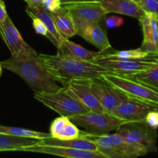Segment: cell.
Instances as JSON below:
<instances>
[{
  "label": "cell",
  "mask_w": 158,
  "mask_h": 158,
  "mask_svg": "<svg viewBox=\"0 0 158 158\" xmlns=\"http://www.w3.org/2000/svg\"><path fill=\"white\" fill-rule=\"evenodd\" d=\"M4 69L19 76L35 93H54L62 88L42 65L39 54L11 57L0 62Z\"/></svg>",
  "instance_id": "obj_2"
},
{
  "label": "cell",
  "mask_w": 158,
  "mask_h": 158,
  "mask_svg": "<svg viewBox=\"0 0 158 158\" xmlns=\"http://www.w3.org/2000/svg\"><path fill=\"white\" fill-rule=\"evenodd\" d=\"M26 12L31 19L38 18L44 23L48 30V33H49L47 38L52 42V44L56 47L58 48L61 43L62 40H63V37L59 33L50 12L46 10L43 6H29L26 7Z\"/></svg>",
  "instance_id": "obj_17"
},
{
  "label": "cell",
  "mask_w": 158,
  "mask_h": 158,
  "mask_svg": "<svg viewBox=\"0 0 158 158\" xmlns=\"http://www.w3.org/2000/svg\"><path fill=\"white\" fill-rule=\"evenodd\" d=\"M62 6L66 8L69 12L78 35H80L87 26L102 23L108 14L97 1L69 3Z\"/></svg>",
  "instance_id": "obj_6"
},
{
  "label": "cell",
  "mask_w": 158,
  "mask_h": 158,
  "mask_svg": "<svg viewBox=\"0 0 158 158\" xmlns=\"http://www.w3.org/2000/svg\"><path fill=\"white\" fill-rule=\"evenodd\" d=\"M115 131L127 141L146 148L148 152H157V129L150 127L144 120L124 122Z\"/></svg>",
  "instance_id": "obj_8"
},
{
  "label": "cell",
  "mask_w": 158,
  "mask_h": 158,
  "mask_svg": "<svg viewBox=\"0 0 158 158\" xmlns=\"http://www.w3.org/2000/svg\"><path fill=\"white\" fill-rule=\"evenodd\" d=\"M59 33L66 39H69L77 35L75 26L67 9L62 6L55 12H50Z\"/></svg>",
  "instance_id": "obj_21"
},
{
  "label": "cell",
  "mask_w": 158,
  "mask_h": 158,
  "mask_svg": "<svg viewBox=\"0 0 158 158\" xmlns=\"http://www.w3.org/2000/svg\"><path fill=\"white\" fill-rule=\"evenodd\" d=\"M101 78L121 90L128 97L138 99L158 107V91L156 89L131 77L114 73H103Z\"/></svg>",
  "instance_id": "obj_4"
},
{
  "label": "cell",
  "mask_w": 158,
  "mask_h": 158,
  "mask_svg": "<svg viewBox=\"0 0 158 158\" xmlns=\"http://www.w3.org/2000/svg\"><path fill=\"white\" fill-rule=\"evenodd\" d=\"M158 91V62L148 69L135 73L126 75Z\"/></svg>",
  "instance_id": "obj_24"
},
{
  "label": "cell",
  "mask_w": 158,
  "mask_h": 158,
  "mask_svg": "<svg viewBox=\"0 0 158 158\" xmlns=\"http://www.w3.org/2000/svg\"><path fill=\"white\" fill-rule=\"evenodd\" d=\"M32 26H33L34 29H35V32L37 34H40V35H43V36L48 37L49 33H48V30L46 29V26L44 25V23L38 18H32Z\"/></svg>",
  "instance_id": "obj_29"
},
{
  "label": "cell",
  "mask_w": 158,
  "mask_h": 158,
  "mask_svg": "<svg viewBox=\"0 0 158 158\" xmlns=\"http://www.w3.org/2000/svg\"><path fill=\"white\" fill-rule=\"evenodd\" d=\"M94 62L103 66L110 73L119 75H129L145 70L158 62V56L151 55L142 59H110L98 55Z\"/></svg>",
  "instance_id": "obj_9"
},
{
  "label": "cell",
  "mask_w": 158,
  "mask_h": 158,
  "mask_svg": "<svg viewBox=\"0 0 158 158\" xmlns=\"http://www.w3.org/2000/svg\"><path fill=\"white\" fill-rule=\"evenodd\" d=\"M140 6L146 13L152 14L158 18V0H140Z\"/></svg>",
  "instance_id": "obj_27"
},
{
  "label": "cell",
  "mask_w": 158,
  "mask_h": 158,
  "mask_svg": "<svg viewBox=\"0 0 158 158\" xmlns=\"http://www.w3.org/2000/svg\"><path fill=\"white\" fill-rule=\"evenodd\" d=\"M2 66L0 65V77L2 76Z\"/></svg>",
  "instance_id": "obj_36"
},
{
  "label": "cell",
  "mask_w": 158,
  "mask_h": 158,
  "mask_svg": "<svg viewBox=\"0 0 158 158\" xmlns=\"http://www.w3.org/2000/svg\"><path fill=\"white\" fill-rule=\"evenodd\" d=\"M63 87L71 97L86 106L89 111L97 113L105 111L91 91L90 80L78 79L71 80Z\"/></svg>",
  "instance_id": "obj_13"
},
{
  "label": "cell",
  "mask_w": 158,
  "mask_h": 158,
  "mask_svg": "<svg viewBox=\"0 0 158 158\" xmlns=\"http://www.w3.org/2000/svg\"><path fill=\"white\" fill-rule=\"evenodd\" d=\"M19 151L41 153V154H51V155L70 158H105L99 152L83 151V150L73 149V148L56 146V145L42 144L40 143L22 148Z\"/></svg>",
  "instance_id": "obj_14"
},
{
  "label": "cell",
  "mask_w": 158,
  "mask_h": 158,
  "mask_svg": "<svg viewBox=\"0 0 158 158\" xmlns=\"http://www.w3.org/2000/svg\"><path fill=\"white\" fill-rule=\"evenodd\" d=\"M107 13H117L138 19L146 12L131 0H97Z\"/></svg>",
  "instance_id": "obj_16"
},
{
  "label": "cell",
  "mask_w": 158,
  "mask_h": 158,
  "mask_svg": "<svg viewBox=\"0 0 158 158\" xmlns=\"http://www.w3.org/2000/svg\"><path fill=\"white\" fill-rule=\"evenodd\" d=\"M69 119L77 126L84 128L86 133L97 135L116 131L121 123L125 122L106 111L102 113L89 111L86 114L71 117Z\"/></svg>",
  "instance_id": "obj_7"
},
{
  "label": "cell",
  "mask_w": 158,
  "mask_h": 158,
  "mask_svg": "<svg viewBox=\"0 0 158 158\" xmlns=\"http://www.w3.org/2000/svg\"><path fill=\"white\" fill-rule=\"evenodd\" d=\"M145 122L151 127L154 129L158 128V110H154L151 111L148 114L146 118H145Z\"/></svg>",
  "instance_id": "obj_30"
},
{
  "label": "cell",
  "mask_w": 158,
  "mask_h": 158,
  "mask_svg": "<svg viewBox=\"0 0 158 158\" xmlns=\"http://www.w3.org/2000/svg\"><path fill=\"white\" fill-rule=\"evenodd\" d=\"M99 55L103 57L110 59H121V60H127V59H142L148 57L151 54L144 52L140 48L136 49H130V50L123 51H114L112 52H106V50L100 51Z\"/></svg>",
  "instance_id": "obj_26"
},
{
  "label": "cell",
  "mask_w": 158,
  "mask_h": 158,
  "mask_svg": "<svg viewBox=\"0 0 158 158\" xmlns=\"http://www.w3.org/2000/svg\"><path fill=\"white\" fill-rule=\"evenodd\" d=\"M39 58L45 69L63 86H66L71 80H93L110 73L107 69L95 62L76 60L58 54L52 56L41 53L39 54Z\"/></svg>",
  "instance_id": "obj_1"
},
{
  "label": "cell",
  "mask_w": 158,
  "mask_h": 158,
  "mask_svg": "<svg viewBox=\"0 0 158 158\" xmlns=\"http://www.w3.org/2000/svg\"><path fill=\"white\" fill-rule=\"evenodd\" d=\"M49 134L52 138L59 140H69L78 138L82 131L67 117L60 116L52 120L49 128Z\"/></svg>",
  "instance_id": "obj_18"
},
{
  "label": "cell",
  "mask_w": 158,
  "mask_h": 158,
  "mask_svg": "<svg viewBox=\"0 0 158 158\" xmlns=\"http://www.w3.org/2000/svg\"><path fill=\"white\" fill-rule=\"evenodd\" d=\"M0 134H5L8 135L15 136V137L35 138L39 139V140L52 137L51 134L48 133L40 132V131H32V130L26 129V128L2 126V125H0Z\"/></svg>",
  "instance_id": "obj_25"
},
{
  "label": "cell",
  "mask_w": 158,
  "mask_h": 158,
  "mask_svg": "<svg viewBox=\"0 0 158 158\" xmlns=\"http://www.w3.org/2000/svg\"><path fill=\"white\" fill-rule=\"evenodd\" d=\"M34 98L58 113L60 116L69 118L89 111L86 106L71 97L63 86L54 93H35Z\"/></svg>",
  "instance_id": "obj_5"
},
{
  "label": "cell",
  "mask_w": 158,
  "mask_h": 158,
  "mask_svg": "<svg viewBox=\"0 0 158 158\" xmlns=\"http://www.w3.org/2000/svg\"><path fill=\"white\" fill-rule=\"evenodd\" d=\"M40 143L47 145H56V146L66 147V148H73V149L98 152L97 145L94 142L88 140L83 136H80L78 138L69 139V140H59V139L50 137V138L43 139L40 142Z\"/></svg>",
  "instance_id": "obj_22"
},
{
  "label": "cell",
  "mask_w": 158,
  "mask_h": 158,
  "mask_svg": "<svg viewBox=\"0 0 158 158\" xmlns=\"http://www.w3.org/2000/svg\"><path fill=\"white\" fill-rule=\"evenodd\" d=\"M158 110V107L138 99L130 97L117 105L111 114L115 117L128 121H143L151 111Z\"/></svg>",
  "instance_id": "obj_12"
},
{
  "label": "cell",
  "mask_w": 158,
  "mask_h": 158,
  "mask_svg": "<svg viewBox=\"0 0 158 158\" xmlns=\"http://www.w3.org/2000/svg\"><path fill=\"white\" fill-rule=\"evenodd\" d=\"M8 14L6 11V5H5L3 0H0V23L4 22L7 18Z\"/></svg>",
  "instance_id": "obj_32"
},
{
  "label": "cell",
  "mask_w": 158,
  "mask_h": 158,
  "mask_svg": "<svg viewBox=\"0 0 158 158\" xmlns=\"http://www.w3.org/2000/svg\"><path fill=\"white\" fill-rule=\"evenodd\" d=\"M0 34L13 57L22 56L37 53L29 44L26 43L21 34L8 15L4 22L0 23Z\"/></svg>",
  "instance_id": "obj_11"
},
{
  "label": "cell",
  "mask_w": 158,
  "mask_h": 158,
  "mask_svg": "<svg viewBox=\"0 0 158 158\" xmlns=\"http://www.w3.org/2000/svg\"><path fill=\"white\" fill-rule=\"evenodd\" d=\"M41 140L35 138L15 137L5 134H0V152L5 151H19L26 147L37 144Z\"/></svg>",
  "instance_id": "obj_23"
},
{
  "label": "cell",
  "mask_w": 158,
  "mask_h": 158,
  "mask_svg": "<svg viewBox=\"0 0 158 158\" xmlns=\"http://www.w3.org/2000/svg\"><path fill=\"white\" fill-rule=\"evenodd\" d=\"M42 6L48 12H52L60 9L62 6V3L60 0H45Z\"/></svg>",
  "instance_id": "obj_31"
},
{
  "label": "cell",
  "mask_w": 158,
  "mask_h": 158,
  "mask_svg": "<svg viewBox=\"0 0 158 158\" xmlns=\"http://www.w3.org/2000/svg\"><path fill=\"white\" fill-rule=\"evenodd\" d=\"M131 1L134 2H136V3H137V4H138L139 6H140V0H131Z\"/></svg>",
  "instance_id": "obj_35"
},
{
  "label": "cell",
  "mask_w": 158,
  "mask_h": 158,
  "mask_svg": "<svg viewBox=\"0 0 158 158\" xmlns=\"http://www.w3.org/2000/svg\"><path fill=\"white\" fill-rule=\"evenodd\" d=\"M98 52L88 50L83 46L69 41V39L66 38L63 39L60 46L57 48L58 55L85 61L94 62L98 55Z\"/></svg>",
  "instance_id": "obj_19"
},
{
  "label": "cell",
  "mask_w": 158,
  "mask_h": 158,
  "mask_svg": "<svg viewBox=\"0 0 158 158\" xmlns=\"http://www.w3.org/2000/svg\"><path fill=\"white\" fill-rule=\"evenodd\" d=\"M62 5L69 4V3H80V2H96L97 0H60Z\"/></svg>",
  "instance_id": "obj_34"
},
{
  "label": "cell",
  "mask_w": 158,
  "mask_h": 158,
  "mask_svg": "<svg viewBox=\"0 0 158 158\" xmlns=\"http://www.w3.org/2000/svg\"><path fill=\"white\" fill-rule=\"evenodd\" d=\"M138 20L143 35L140 49L150 54L158 56V18L152 14L144 13Z\"/></svg>",
  "instance_id": "obj_15"
},
{
  "label": "cell",
  "mask_w": 158,
  "mask_h": 158,
  "mask_svg": "<svg viewBox=\"0 0 158 158\" xmlns=\"http://www.w3.org/2000/svg\"><path fill=\"white\" fill-rule=\"evenodd\" d=\"M81 136L94 142L105 158H136L149 153L146 148L127 141L117 133L97 135L82 131Z\"/></svg>",
  "instance_id": "obj_3"
},
{
  "label": "cell",
  "mask_w": 158,
  "mask_h": 158,
  "mask_svg": "<svg viewBox=\"0 0 158 158\" xmlns=\"http://www.w3.org/2000/svg\"><path fill=\"white\" fill-rule=\"evenodd\" d=\"M90 89L102 107L108 113H111L117 105L128 98L124 93L101 77L90 80Z\"/></svg>",
  "instance_id": "obj_10"
},
{
  "label": "cell",
  "mask_w": 158,
  "mask_h": 158,
  "mask_svg": "<svg viewBox=\"0 0 158 158\" xmlns=\"http://www.w3.org/2000/svg\"><path fill=\"white\" fill-rule=\"evenodd\" d=\"M29 6H42L45 0H24Z\"/></svg>",
  "instance_id": "obj_33"
},
{
  "label": "cell",
  "mask_w": 158,
  "mask_h": 158,
  "mask_svg": "<svg viewBox=\"0 0 158 158\" xmlns=\"http://www.w3.org/2000/svg\"><path fill=\"white\" fill-rule=\"evenodd\" d=\"M104 23L106 27L108 29H114V28L119 27L123 24V19L120 16H116V15H110L104 19Z\"/></svg>",
  "instance_id": "obj_28"
},
{
  "label": "cell",
  "mask_w": 158,
  "mask_h": 158,
  "mask_svg": "<svg viewBox=\"0 0 158 158\" xmlns=\"http://www.w3.org/2000/svg\"><path fill=\"white\" fill-rule=\"evenodd\" d=\"M80 36L84 39L88 43L94 45L100 51H104L111 48L106 30L101 26V23L90 25L85 28Z\"/></svg>",
  "instance_id": "obj_20"
}]
</instances>
